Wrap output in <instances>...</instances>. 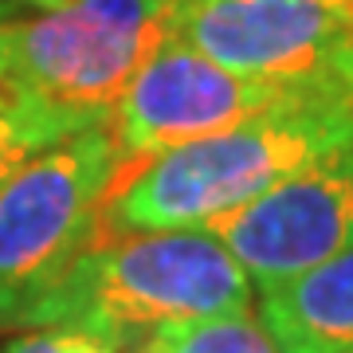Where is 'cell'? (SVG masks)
<instances>
[{
    "mask_svg": "<svg viewBox=\"0 0 353 353\" xmlns=\"http://www.w3.org/2000/svg\"><path fill=\"white\" fill-rule=\"evenodd\" d=\"M176 36V0H63L0 24V75L36 150L102 126Z\"/></svg>",
    "mask_w": 353,
    "mask_h": 353,
    "instance_id": "6da1fadb",
    "label": "cell"
},
{
    "mask_svg": "<svg viewBox=\"0 0 353 353\" xmlns=\"http://www.w3.org/2000/svg\"><path fill=\"white\" fill-rule=\"evenodd\" d=\"M243 310H252V279L212 232H102L36 330H79L110 350H138L165 326Z\"/></svg>",
    "mask_w": 353,
    "mask_h": 353,
    "instance_id": "7a4b0ae2",
    "label": "cell"
},
{
    "mask_svg": "<svg viewBox=\"0 0 353 353\" xmlns=\"http://www.w3.org/2000/svg\"><path fill=\"white\" fill-rule=\"evenodd\" d=\"M353 138V106L287 102L157 153L102 204V232L208 228Z\"/></svg>",
    "mask_w": 353,
    "mask_h": 353,
    "instance_id": "3957f363",
    "label": "cell"
},
{
    "mask_svg": "<svg viewBox=\"0 0 353 353\" xmlns=\"http://www.w3.org/2000/svg\"><path fill=\"white\" fill-rule=\"evenodd\" d=\"M114 185L106 130L32 153L0 185V330H36L71 267L102 236Z\"/></svg>",
    "mask_w": 353,
    "mask_h": 353,
    "instance_id": "277c9868",
    "label": "cell"
},
{
    "mask_svg": "<svg viewBox=\"0 0 353 353\" xmlns=\"http://www.w3.org/2000/svg\"><path fill=\"white\" fill-rule=\"evenodd\" d=\"M176 36L243 79L353 106L345 0H176Z\"/></svg>",
    "mask_w": 353,
    "mask_h": 353,
    "instance_id": "5b68a950",
    "label": "cell"
},
{
    "mask_svg": "<svg viewBox=\"0 0 353 353\" xmlns=\"http://www.w3.org/2000/svg\"><path fill=\"white\" fill-rule=\"evenodd\" d=\"M303 99L306 94L267 87V83L243 79L228 67L212 63L208 55L189 48L181 36L165 39L157 55L130 83V90L114 106V114L102 122L114 150L110 192L122 181H130L145 161H153L157 153L220 134V130H232L255 114Z\"/></svg>",
    "mask_w": 353,
    "mask_h": 353,
    "instance_id": "8992f818",
    "label": "cell"
},
{
    "mask_svg": "<svg viewBox=\"0 0 353 353\" xmlns=\"http://www.w3.org/2000/svg\"><path fill=\"white\" fill-rule=\"evenodd\" d=\"M204 232L224 243L259 290L345 255L353 248V138Z\"/></svg>",
    "mask_w": 353,
    "mask_h": 353,
    "instance_id": "52a82bcc",
    "label": "cell"
},
{
    "mask_svg": "<svg viewBox=\"0 0 353 353\" xmlns=\"http://www.w3.org/2000/svg\"><path fill=\"white\" fill-rule=\"evenodd\" d=\"M263 326L279 345L314 341L353 350V248L299 279L259 290Z\"/></svg>",
    "mask_w": 353,
    "mask_h": 353,
    "instance_id": "ba28073f",
    "label": "cell"
},
{
    "mask_svg": "<svg viewBox=\"0 0 353 353\" xmlns=\"http://www.w3.org/2000/svg\"><path fill=\"white\" fill-rule=\"evenodd\" d=\"M130 353H283L275 334L252 310L204 322H176L157 330Z\"/></svg>",
    "mask_w": 353,
    "mask_h": 353,
    "instance_id": "9c48e42d",
    "label": "cell"
},
{
    "mask_svg": "<svg viewBox=\"0 0 353 353\" xmlns=\"http://www.w3.org/2000/svg\"><path fill=\"white\" fill-rule=\"evenodd\" d=\"M32 153H39V150H36V141H32V134H28V126H24V114L16 106L12 90H8V83L0 75V185L20 169Z\"/></svg>",
    "mask_w": 353,
    "mask_h": 353,
    "instance_id": "30bf717a",
    "label": "cell"
},
{
    "mask_svg": "<svg viewBox=\"0 0 353 353\" xmlns=\"http://www.w3.org/2000/svg\"><path fill=\"white\" fill-rule=\"evenodd\" d=\"M0 353H51V334L48 330H28L8 345H0Z\"/></svg>",
    "mask_w": 353,
    "mask_h": 353,
    "instance_id": "8fae6325",
    "label": "cell"
},
{
    "mask_svg": "<svg viewBox=\"0 0 353 353\" xmlns=\"http://www.w3.org/2000/svg\"><path fill=\"white\" fill-rule=\"evenodd\" d=\"M63 0H0V24L20 20L28 12H43V8H59Z\"/></svg>",
    "mask_w": 353,
    "mask_h": 353,
    "instance_id": "7c38bea8",
    "label": "cell"
},
{
    "mask_svg": "<svg viewBox=\"0 0 353 353\" xmlns=\"http://www.w3.org/2000/svg\"><path fill=\"white\" fill-rule=\"evenodd\" d=\"M283 353H353L350 345H314V341H290V345H279Z\"/></svg>",
    "mask_w": 353,
    "mask_h": 353,
    "instance_id": "4fadbf2b",
    "label": "cell"
},
{
    "mask_svg": "<svg viewBox=\"0 0 353 353\" xmlns=\"http://www.w3.org/2000/svg\"><path fill=\"white\" fill-rule=\"evenodd\" d=\"M118 353H130V350H118Z\"/></svg>",
    "mask_w": 353,
    "mask_h": 353,
    "instance_id": "5bb4252c",
    "label": "cell"
},
{
    "mask_svg": "<svg viewBox=\"0 0 353 353\" xmlns=\"http://www.w3.org/2000/svg\"><path fill=\"white\" fill-rule=\"evenodd\" d=\"M345 4H353V0H345Z\"/></svg>",
    "mask_w": 353,
    "mask_h": 353,
    "instance_id": "9a60e30c",
    "label": "cell"
}]
</instances>
